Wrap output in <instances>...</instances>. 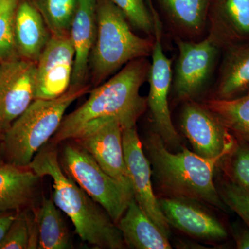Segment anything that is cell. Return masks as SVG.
I'll return each instance as SVG.
<instances>
[{
  "instance_id": "obj_8",
  "label": "cell",
  "mask_w": 249,
  "mask_h": 249,
  "mask_svg": "<svg viewBox=\"0 0 249 249\" xmlns=\"http://www.w3.org/2000/svg\"><path fill=\"white\" fill-rule=\"evenodd\" d=\"M153 17L155 27V44L147 78L150 91L147 98V108L150 111V119L154 132L160 136L165 145L176 149L181 147V139L172 121L168 101L173 82V60L168 58L163 52L161 44V25L158 16L155 13Z\"/></svg>"
},
{
  "instance_id": "obj_30",
  "label": "cell",
  "mask_w": 249,
  "mask_h": 249,
  "mask_svg": "<svg viewBox=\"0 0 249 249\" xmlns=\"http://www.w3.org/2000/svg\"><path fill=\"white\" fill-rule=\"evenodd\" d=\"M232 230L236 248L249 249V228L247 226L243 227L235 224Z\"/></svg>"
},
{
  "instance_id": "obj_21",
  "label": "cell",
  "mask_w": 249,
  "mask_h": 249,
  "mask_svg": "<svg viewBox=\"0 0 249 249\" xmlns=\"http://www.w3.org/2000/svg\"><path fill=\"white\" fill-rule=\"evenodd\" d=\"M125 245L136 249H171L168 237L133 199L117 222Z\"/></svg>"
},
{
  "instance_id": "obj_32",
  "label": "cell",
  "mask_w": 249,
  "mask_h": 249,
  "mask_svg": "<svg viewBox=\"0 0 249 249\" xmlns=\"http://www.w3.org/2000/svg\"><path fill=\"white\" fill-rule=\"evenodd\" d=\"M19 0H0V14L11 5L18 3Z\"/></svg>"
},
{
  "instance_id": "obj_6",
  "label": "cell",
  "mask_w": 249,
  "mask_h": 249,
  "mask_svg": "<svg viewBox=\"0 0 249 249\" xmlns=\"http://www.w3.org/2000/svg\"><path fill=\"white\" fill-rule=\"evenodd\" d=\"M62 163L67 175L117 224L134 198L133 191L109 176L78 144L64 145Z\"/></svg>"
},
{
  "instance_id": "obj_16",
  "label": "cell",
  "mask_w": 249,
  "mask_h": 249,
  "mask_svg": "<svg viewBox=\"0 0 249 249\" xmlns=\"http://www.w3.org/2000/svg\"><path fill=\"white\" fill-rule=\"evenodd\" d=\"M97 0H79L70 36L75 58L71 86L86 85L89 60L96 37Z\"/></svg>"
},
{
  "instance_id": "obj_12",
  "label": "cell",
  "mask_w": 249,
  "mask_h": 249,
  "mask_svg": "<svg viewBox=\"0 0 249 249\" xmlns=\"http://www.w3.org/2000/svg\"><path fill=\"white\" fill-rule=\"evenodd\" d=\"M74 58L70 34L52 36L36 62V99H55L68 91Z\"/></svg>"
},
{
  "instance_id": "obj_7",
  "label": "cell",
  "mask_w": 249,
  "mask_h": 249,
  "mask_svg": "<svg viewBox=\"0 0 249 249\" xmlns=\"http://www.w3.org/2000/svg\"><path fill=\"white\" fill-rule=\"evenodd\" d=\"M178 54L171 90L176 101H196L209 88L222 53L208 36L199 41L175 39Z\"/></svg>"
},
{
  "instance_id": "obj_10",
  "label": "cell",
  "mask_w": 249,
  "mask_h": 249,
  "mask_svg": "<svg viewBox=\"0 0 249 249\" xmlns=\"http://www.w3.org/2000/svg\"><path fill=\"white\" fill-rule=\"evenodd\" d=\"M36 62L17 57L0 62V132L36 100Z\"/></svg>"
},
{
  "instance_id": "obj_29",
  "label": "cell",
  "mask_w": 249,
  "mask_h": 249,
  "mask_svg": "<svg viewBox=\"0 0 249 249\" xmlns=\"http://www.w3.org/2000/svg\"><path fill=\"white\" fill-rule=\"evenodd\" d=\"M18 2L0 14V62L19 57L14 38V16Z\"/></svg>"
},
{
  "instance_id": "obj_27",
  "label": "cell",
  "mask_w": 249,
  "mask_h": 249,
  "mask_svg": "<svg viewBox=\"0 0 249 249\" xmlns=\"http://www.w3.org/2000/svg\"><path fill=\"white\" fill-rule=\"evenodd\" d=\"M124 13L129 24L146 34L155 37V20L153 15L147 9L144 0H111Z\"/></svg>"
},
{
  "instance_id": "obj_24",
  "label": "cell",
  "mask_w": 249,
  "mask_h": 249,
  "mask_svg": "<svg viewBox=\"0 0 249 249\" xmlns=\"http://www.w3.org/2000/svg\"><path fill=\"white\" fill-rule=\"evenodd\" d=\"M52 36L69 35L79 0H32Z\"/></svg>"
},
{
  "instance_id": "obj_5",
  "label": "cell",
  "mask_w": 249,
  "mask_h": 249,
  "mask_svg": "<svg viewBox=\"0 0 249 249\" xmlns=\"http://www.w3.org/2000/svg\"><path fill=\"white\" fill-rule=\"evenodd\" d=\"M89 89L88 85L70 87L66 93L55 99L34 101L1 134V147L6 163L28 167L58 131L67 109Z\"/></svg>"
},
{
  "instance_id": "obj_26",
  "label": "cell",
  "mask_w": 249,
  "mask_h": 249,
  "mask_svg": "<svg viewBox=\"0 0 249 249\" xmlns=\"http://www.w3.org/2000/svg\"><path fill=\"white\" fill-rule=\"evenodd\" d=\"M222 160L228 178L249 192V144L236 139L232 150Z\"/></svg>"
},
{
  "instance_id": "obj_11",
  "label": "cell",
  "mask_w": 249,
  "mask_h": 249,
  "mask_svg": "<svg viewBox=\"0 0 249 249\" xmlns=\"http://www.w3.org/2000/svg\"><path fill=\"white\" fill-rule=\"evenodd\" d=\"M106 173L132 190L124 160L123 127L116 119L96 123L73 139Z\"/></svg>"
},
{
  "instance_id": "obj_33",
  "label": "cell",
  "mask_w": 249,
  "mask_h": 249,
  "mask_svg": "<svg viewBox=\"0 0 249 249\" xmlns=\"http://www.w3.org/2000/svg\"><path fill=\"white\" fill-rule=\"evenodd\" d=\"M1 132H0V141H1Z\"/></svg>"
},
{
  "instance_id": "obj_9",
  "label": "cell",
  "mask_w": 249,
  "mask_h": 249,
  "mask_svg": "<svg viewBox=\"0 0 249 249\" xmlns=\"http://www.w3.org/2000/svg\"><path fill=\"white\" fill-rule=\"evenodd\" d=\"M180 125L195 153L204 158L222 160L236 142L235 137L203 103L183 102Z\"/></svg>"
},
{
  "instance_id": "obj_31",
  "label": "cell",
  "mask_w": 249,
  "mask_h": 249,
  "mask_svg": "<svg viewBox=\"0 0 249 249\" xmlns=\"http://www.w3.org/2000/svg\"><path fill=\"white\" fill-rule=\"evenodd\" d=\"M16 211H0V244L16 217Z\"/></svg>"
},
{
  "instance_id": "obj_2",
  "label": "cell",
  "mask_w": 249,
  "mask_h": 249,
  "mask_svg": "<svg viewBox=\"0 0 249 249\" xmlns=\"http://www.w3.org/2000/svg\"><path fill=\"white\" fill-rule=\"evenodd\" d=\"M28 168L41 178H52V199L57 207L71 219L82 240L98 248H124V237L116 223L67 175L60 163L55 147H42Z\"/></svg>"
},
{
  "instance_id": "obj_22",
  "label": "cell",
  "mask_w": 249,
  "mask_h": 249,
  "mask_svg": "<svg viewBox=\"0 0 249 249\" xmlns=\"http://www.w3.org/2000/svg\"><path fill=\"white\" fill-rule=\"evenodd\" d=\"M60 211L52 197L43 198L41 206L34 212L38 232V249L72 248L70 231Z\"/></svg>"
},
{
  "instance_id": "obj_4",
  "label": "cell",
  "mask_w": 249,
  "mask_h": 249,
  "mask_svg": "<svg viewBox=\"0 0 249 249\" xmlns=\"http://www.w3.org/2000/svg\"><path fill=\"white\" fill-rule=\"evenodd\" d=\"M96 40L89 60L95 87L137 59L151 56L155 37H142L132 31L124 13L111 0H97Z\"/></svg>"
},
{
  "instance_id": "obj_13",
  "label": "cell",
  "mask_w": 249,
  "mask_h": 249,
  "mask_svg": "<svg viewBox=\"0 0 249 249\" xmlns=\"http://www.w3.org/2000/svg\"><path fill=\"white\" fill-rule=\"evenodd\" d=\"M124 160L128 170L134 198L165 235L169 237L170 225L160 209L152 189L150 160L142 150L136 127L123 129Z\"/></svg>"
},
{
  "instance_id": "obj_19",
  "label": "cell",
  "mask_w": 249,
  "mask_h": 249,
  "mask_svg": "<svg viewBox=\"0 0 249 249\" xmlns=\"http://www.w3.org/2000/svg\"><path fill=\"white\" fill-rule=\"evenodd\" d=\"M211 98L230 100L249 91V42L222 51Z\"/></svg>"
},
{
  "instance_id": "obj_18",
  "label": "cell",
  "mask_w": 249,
  "mask_h": 249,
  "mask_svg": "<svg viewBox=\"0 0 249 249\" xmlns=\"http://www.w3.org/2000/svg\"><path fill=\"white\" fill-rule=\"evenodd\" d=\"M175 39L202 40L207 35L211 0H159Z\"/></svg>"
},
{
  "instance_id": "obj_15",
  "label": "cell",
  "mask_w": 249,
  "mask_h": 249,
  "mask_svg": "<svg viewBox=\"0 0 249 249\" xmlns=\"http://www.w3.org/2000/svg\"><path fill=\"white\" fill-rule=\"evenodd\" d=\"M222 49L249 42V0H215L210 7L207 35Z\"/></svg>"
},
{
  "instance_id": "obj_28",
  "label": "cell",
  "mask_w": 249,
  "mask_h": 249,
  "mask_svg": "<svg viewBox=\"0 0 249 249\" xmlns=\"http://www.w3.org/2000/svg\"><path fill=\"white\" fill-rule=\"evenodd\" d=\"M217 190L228 209L238 214L249 228V192L229 178L222 181Z\"/></svg>"
},
{
  "instance_id": "obj_3",
  "label": "cell",
  "mask_w": 249,
  "mask_h": 249,
  "mask_svg": "<svg viewBox=\"0 0 249 249\" xmlns=\"http://www.w3.org/2000/svg\"><path fill=\"white\" fill-rule=\"evenodd\" d=\"M145 146L152 175L170 196L187 198L227 211L214 183V173L220 160H210L181 147L170 152L155 132L146 137Z\"/></svg>"
},
{
  "instance_id": "obj_20",
  "label": "cell",
  "mask_w": 249,
  "mask_h": 249,
  "mask_svg": "<svg viewBox=\"0 0 249 249\" xmlns=\"http://www.w3.org/2000/svg\"><path fill=\"white\" fill-rule=\"evenodd\" d=\"M41 177L28 167L0 165V211H23L33 202Z\"/></svg>"
},
{
  "instance_id": "obj_17",
  "label": "cell",
  "mask_w": 249,
  "mask_h": 249,
  "mask_svg": "<svg viewBox=\"0 0 249 249\" xmlns=\"http://www.w3.org/2000/svg\"><path fill=\"white\" fill-rule=\"evenodd\" d=\"M52 37L32 0H19L14 16V38L19 58L37 62Z\"/></svg>"
},
{
  "instance_id": "obj_23",
  "label": "cell",
  "mask_w": 249,
  "mask_h": 249,
  "mask_svg": "<svg viewBox=\"0 0 249 249\" xmlns=\"http://www.w3.org/2000/svg\"><path fill=\"white\" fill-rule=\"evenodd\" d=\"M202 103L236 139L249 144V91L233 99L209 98Z\"/></svg>"
},
{
  "instance_id": "obj_25",
  "label": "cell",
  "mask_w": 249,
  "mask_h": 249,
  "mask_svg": "<svg viewBox=\"0 0 249 249\" xmlns=\"http://www.w3.org/2000/svg\"><path fill=\"white\" fill-rule=\"evenodd\" d=\"M38 249V232L35 214L24 209L16 213L0 249Z\"/></svg>"
},
{
  "instance_id": "obj_1",
  "label": "cell",
  "mask_w": 249,
  "mask_h": 249,
  "mask_svg": "<svg viewBox=\"0 0 249 249\" xmlns=\"http://www.w3.org/2000/svg\"><path fill=\"white\" fill-rule=\"evenodd\" d=\"M150 69L146 58L137 59L96 86L83 105L65 116L52 142L73 140L90 126L107 119L119 121L123 129L136 127L147 109V98L140 94V89Z\"/></svg>"
},
{
  "instance_id": "obj_14",
  "label": "cell",
  "mask_w": 249,
  "mask_h": 249,
  "mask_svg": "<svg viewBox=\"0 0 249 249\" xmlns=\"http://www.w3.org/2000/svg\"><path fill=\"white\" fill-rule=\"evenodd\" d=\"M158 203L169 225L193 238L221 242L229 237L223 223L199 201L168 196Z\"/></svg>"
}]
</instances>
